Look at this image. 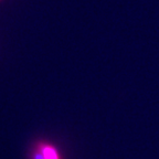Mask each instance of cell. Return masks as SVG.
Masks as SVG:
<instances>
[{
  "label": "cell",
  "instance_id": "obj_1",
  "mask_svg": "<svg viewBox=\"0 0 159 159\" xmlns=\"http://www.w3.org/2000/svg\"><path fill=\"white\" fill-rule=\"evenodd\" d=\"M35 147L42 152L43 158L44 159H62L59 150H57V149L55 148V146H53V145L48 144V143H45V142L44 143L40 142L35 145Z\"/></svg>",
  "mask_w": 159,
  "mask_h": 159
}]
</instances>
